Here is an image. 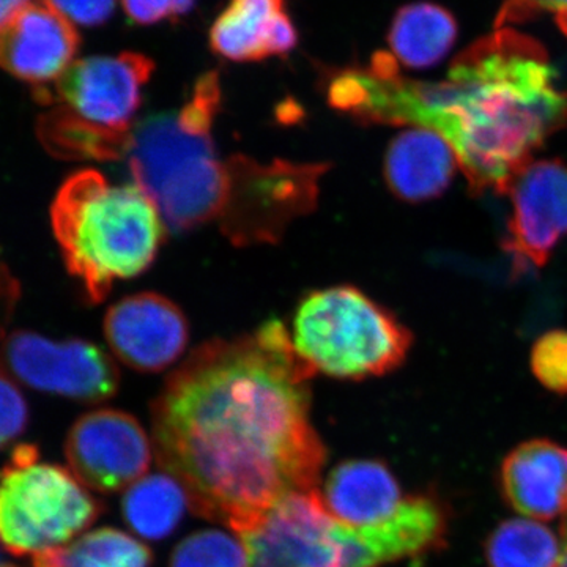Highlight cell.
I'll return each instance as SVG.
<instances>
[{
	"label": "cell",
	"instance_id": "6da1fadb",
	"mask_svg": "<svg viewBox=\"0 0 567 567\" xmlns=\"http://www.w3.org/2000/svg\"><path fill=\"white\" fill-rule=\"evenodd\" d=\"M315 375L270 320L205 342L167 377L152 405L153 451L197 516L238 535L286 496L316 491L327 450L311 423Z\"/></svg>",
	"mask_w": 567,
	"mask_h": 567
},
{
	"label": "cell",
	"instance_id": "7a4b0ae2",
	"mask_svg": "<svg viewBox=\"0 0 567 567\" xmlns=\"http://www.w3.org/2000/svg\"><path fill=\"white\" fill-rule=\"evenodd\" d=\"M544 48L496 28L451 65L442 82L406 80L390 52L369 69L336 71L327 102L361 125L417 126L439 133L456 153L470 192L506 194L548 137L567 126V92L555 85Z\"/></svg>",
	"mask_w": 567,
	"mask_h": 567
},
{
	"label": "cell",
	"instance_id": "3957f363",
	"mask_svg": "<svg viewBox=\"0 0 567 567\" xmlns=\"http://www.w3.org/2000/svg\"><path fill=\"white\" fill-rule=\"evenodd\" d=\"M51 224L66 270L92 305L103 303L115 281L151 268L167 230L147 194L136 185H111L95 169L65 178L52 200Z\"/></svg>",
	"mask_w": 567,
	"mask_h": 567
},
{
	"label": "cell",
	"instance_id": "277c9868",
	"mask_svg": "<svg viewBox=\"0 0 567 567\" xmlns=\"http://www.w3.org/2000/svg\"><path fill=\"white\" fill-rule=\"evenodd\" d=\"M219 110L221 82L218 71H208L181 110L134 123L125 158L134 185L177 233L218 221L223 210L227 164L212 137Z\"/></svg>",
	"mask_w": 567,
	"mask_h": 567
},
{
	"label": "cell",
	"instance_id": "5b68a950",
	"mask_svg": "<svg viewBox=\"0 0 567 567\" xmlns=\"http://www.w3.org/2000/svg\"><path fill=\"white\" fill-rule=\"evenodd\" d=\"M153 70L141 52L92 55L71 63L52 91L37 89V100L48 104L37 122L44 151L65 162L125 159Z\"/></svg>",
	"mask_w": 567,
	"mask_h": 567
},
{
	"label": "cell",
	"instance_id": "8992f818",
	"mask_svg": "<svg viewBox=\"0 0 567 567\" xmlns=\"http://www.w3.org/2000/svg\"><path fill=\"white\" fill-rule=\"evenodd\" d=\"M295 352L316 374L364 380L404 364L413 344L409 328L352 286L306 295L293 317Z\"/></svg>",
	"mask_w": 567,
	"mask_h": 567
},
{
	"label": "cell",
	"instance_id": "52a82bcc",
	"mask_svg": "<svg viewBox=\"0 0 567 567\" xmlns=\"http://www.w3.org/2000/svg\"><path fill=\"white\" fill-rule=\"evenodd\" d=\"M73 472L40 462L39 446H14L0 468V548L13 557L61 547L103 513Z\"/></svg>",
	"mask_w": 567,
	"mask_h": 567
},
{
	"label": "cell",
	"instance_id": "ba28073f",
	"mask_svg": "<svg viewBox=\"0 0 567 567\" xmlns=\"http://www.w3.org/2000/svg\"><path fill=\"white\" fill-rule=\"evenodd\" d=\"M227 193L218 216L230 244L245 248L278 244L287 227L316 210L327 163H259L246 155L226 159Z\"/></svg>",
	"mask_w": 567,
	"mask_h": 567
},
{
	"label": "cell",
	"instance_id": "9c48e42d",
	"mask_svg": "<svg viewBox=\"0 0 567 567\" xmlns=\"http://www.w3.org/2000/svg\"><path fill=\"white\" fill-rule=\"evenodd\" d=\"M237 537L246 567H358L352 528L328 513L317 488L286 496Z\"/></svg>",
	"mask_w": 567,
	"mask_h": 567
},
{
	"label": "cell",
	"instance_id": "30bf717a",
	"mask_svg": "<svg viewBox=\"0 0 567 567\" xmlns=\"http://www.w3.org/2000/svg\"><path fill=\"white\" fill-rule=\"evenodd\" d=\"M0 371L41 393L82 404H99L117 393L121 372L114 360L92 342L55 341L18 330L0 342Z\"/></svg>",
	"mask_w": 567,
	"mask_h": 567
},
{
	"label": "cell",
	"instance_id": "8fae6325",
	"mask_svg": "<svg viewBox=\"0 0 567 567\" xmlns=\"http://www.w3.org/2000/svg\"><path fill=\"white\" fill-rule=\"evenodd\" d=\"M65 456L73 475L100 494L130 488L148 472L153 445L144 427L121 410H96L71 425Z\"/></svg>",
	"mask_w": 567,
	"mask_h": 567
},
{
	"label": "cell",
	"instance_id": "7c38bea8",
	"mask_svg": "<svg viewBox=\"0 0 567 567\" xmlns=\"http://www.w3.org/2000/svg\"><path fill=\"white\" fill-rule=\"evenodd\" d=\"M503 248L518 267L543 268L567 235V164L540 159L514 177Z\"/></svg>",
	"mask_w": 567,
	"mask_h": 567
},
{
	"label": "cell",
	"instance_id": "4fadbf2b",
	"mask_svg": "<svg viewBox=\"0 0 567 567\" xmlns=\"http://www.w3.org/2000/svg\"><path fill=\"white\" fill-rule=\"evenodd\" d=\"M104 336L123 364L141 372H162L185 353L188 320L174 301L155 292L122 298L107 309Z\"/></svg>",
	"mask_w": 567,
	"mask_h": 567
},
{
	"label": "cell",
	"instance_id": "5bb4252c",
	"mask_svg": "<svg viewBox=\"0 0 567 567\" xmlns=\"http://www.w3.org/2000/svg\"><path fill=\"white\" fill-rule=\"evenodd\" d=\"M80 47L73 22L47 0H35L0 29V66L44 89L69 70Z\"/></svg>",
	"mask_w": 567,
	"mask_h": 567
},
{
	"label": "cell",
	"instance_id": "9a60e30c",
	"mask_svg": "<svg viewBox=\"0 0 567 567\" xmlns=\"http://www.w3.org/2000/svg\"><path fill=\"white\" fill-rule=\"evenodd\" d=\"M499 483L506 502L520 516L551 520L567 514V447L529 440L503 461Z\"/></svg>",
	"mask_w": 567,
	"mask_h": 567
},
{
	"label": "cell",
	"instance_id": "2e32d148",
	"mask_svg": "<svg viewBox=\"0 0 567 567\" xmlns=\"http://www.w3.org/2000/svg\"><path fill=\"white\" fill-rule=\"evenodd\" d=\"M458 169L456 153L439 133L405 130L388 145L383 175L388 189L402 203L434 200L450 188Z\"/></svg>",
	"mask_w": 567,
	"mask_h": 567
},
{
	"label": "cell",
	"instance_id": "e0dca14e",
	"mask_svg": "<svg viewBox=\"0 0 567 567\" xmlns=\"http://www.w3.org/2000/svg\"><path fill=\"white\" fill-rule=\"evenodd\" d=\"M353 528L363 567H383L427 554L445 543L447 517L432 496H405L393 516Z\"/></svg>",
	"mask_w": 567,
	"mask_h": 567
},
{
	"label": "cell",
	"instance_id": "ac0fdd59",
	"mask_svg": "<svg viewBox=\"0 0 567 567\" xmlns=\"http://www.w3.org/2000/svg\"><path fill=\"white\" fill-rule=\"evenodd\" d=\"M320 496L336 520L354 528L393 516L405 498L393 473L379 461L342 462L328 476Z\"/></svg>",
	"mask_w": 567,
	"mask_h": 567
},
{
	"label": "cell",
	"instance_id": "d6986e66",
	"mask_svg": "<svg viewBox=\"0 0 567 567\" xmlns=\"http://www.w3.org/2000/svg\"><path fill=\"white\" fill-rule=\"evenodd\" d=\"M284 13V0H230L213 22L212 50L233 62L274 58L276 25Z\"/></svg>",
	"mask_w": 567,
	"mask_h": 567
},
{
	"label": "cell",
	"instance_id": "ffe728a7",
	"mask_svg": "<svg viewBox=\"0 0 567 567\" xmlns=\"http://www.w3.org/2000/svg\"><path fill=\"white\" fill-rule=\"evenodd\" d=\"M457 39L453 14L435 3H410L395 13L390 41L393 58L409 69H431L446 58Z\"/></svg>",
	"mask_w": 567,
	"mask_h": 567
},
{
	"label": "cell",
	"instance_id": "44dd1931",
	"mask_svg": "<svg viewBox=\"0 0 567 567\" xmlns=\"http://www.w3.org/2000/svg\"><path fill=\"white\" fill-rule=\"evenodd\" d=\"M189 505L188 495L169 475H153L137 481L123 496L122 511L134 533L148 540L173 535Z\"/></svg>",
	"mask_w": 567,
	"mask_h": 567
},
{
	"label": "cell",
	"instance_id": "7402d4cb",
	"mask_svg": "<svg viewBox=\"0 0 567 567\" xmlns=\"http://www.w3.org/2000/svg\"><path fill=\"white\" fill-rule=\"evenodd\" d=\"M151 548L115 528L85 533L69 546L50 548L32 557V567H151Z\"/></svg>",
	"mask_w": 567,
	"mask_h": 567
},
{
	"label": "cell",
	"instance_id": "603a6c76",
	"mask_svg": "<svg viewBox=\"0 0 567 567\" xmlns=\"http://www.w3.org/2000/svg\"><path fill=\"white\" fill-rule=\"evenodd\" d=\"M561 540L533 518H509L494 529L486 544L491 567H557Z\"/></svg>",
	"mask_w": 567,
	"mask_h": 567
},
{
	"label": "cell",
	"instance_id": "cb8c5ba5",
	"mask_svg": "<svg viewBox=\"0 0 567 567\" xmlns=\"http://www.w3.org/2000/svg\"><path fill=\"white\" fill-rule=\"evenodd\" d=\"M171 567H246L244 544L224 532H199L183 539Z\"/></svg>",
	"mask_w": 567,
	"mask_h": 567
},
{
	"label": "cell",
	"instance_id": "d4e9b609",
	"mask_svg": "<svg viewBox=\"0 0 567 567\" xmlns=\"http://www.w3.org/2000/svg\"><path fill=\"white\" fill-rule=\"evenodd\" d=\"M533 375L551 393L567 394V331L540 336L532 349Z\"/></svg>",
	"mask_w": 567,
	"mask_h": 567
},
{
	"label": "cell",
	"instance_id": "484cf974",
	"mask_svg": "<svg viewBox=\"0 0 567 567\" xmlns=\"http://www.w3.org/2000/svg\"><path fill=\"white\" fill-rule=\"evenodd\" d=\"M31 410L20 388L0 371V451L28 431Z\"/></svg>",
	"mask_w": 567,
	"mask_h": 567
},
{
	"label": "cell",
	"instance_id": "4316f807",
	"mask_svg": "<svg viewBox=\"0 0 567 567\" xmlns=\"http://www.w3.org/2000/svg\"><path fill=\"white\" fill-rule=\"evenodd\" d=\"M194 2L196 0H122L130 20L141 25L183 17L193 9Z\"/></svg>",
	"mask_w": 567,
	"mask_h": 567
},
{
	"label": "cell",
	"instance_id": "83f0119b",
	"mask_svg": "<svg viewBox=\"0 0 567 567\" xmlns=\"http://www.w3.org/2000/svg\"><path fill=\"white\" fill-rule=\"evenodd\" d=\"M71 22L95 28L110 21L118 0H47Z\"/></svg>",
	"mask_w": 567,
	"mask_h": 567
},
{
	"label": "cell",
	"instance_id": "f1b7e54d",
	"mask_svg": "<svg viewBox=\"0 0 567 567\" xmlns=\"http://www.w3.org/2000/svg\"><path fill=\"white\" fill-rule=\"evenodd\" d=\"M21 286L17 276L11 271L2 249H0V342L9 334L14 312L20 305Z\"/></svg>",
	"mask_w": 567,
	"mask_h": 567
},
{
	"label": "cell",
	"instance_id": "f546056e",
	"mask_svg": "<svg viewBox=\"0 0 567 567\" xmlns=\"http://www.w3.org/2000/svg\"><path fill=\"white\" fill-rule=\"evenodd\" d=\"M533 10H546L557 14L559 25L567 33V0H509L505 10L498 18V25H505L507 21H516L522 14L529 13Z\"/></svg>",
	"mask_w": 567,
	"mask_h": 567
},
{
	"label": "cell",
	"instance_id": "4dcf8cb0",
	"mask_svg": "<svg viewBox=\"0 0 567 567\" xmlns=\"http://www.w3.org/2000/svg\"><path fill=\"white\" fill-rule=\"evenodd\" d=\"M32 2L35 0H0V29L6 28L24 7Z\"/></svg>",
	"mask_w": 567,
	"mask_h": 567
},
{
	"label": "cell",
	"instance_id": "1f68e13d",
	"mask_svg": "<svg viewBox=\"0 0 567 567\" xmlns=\"http://www.w3.org/2000/svg\"><path fill=\"white\" fill-rule=\"evenodd\" d=\"M557 567H567V540H561V555H559Z\"/></svg>",
	"mask_w": 567,
	"mask_h": 567
},
{
	"label": "cell",
	"instance_id": "d6a6232c",
	"mask_svg": "<svg viewBox=\"0 0 567 567\" xmlns=\"http://www.w3.org/2000/svg\"><path fill=\"white\" fill-rule=\"evenodd\" d=\"M559 535H561V540H567V514L563 517L561 532H559Z\"/></svg>",
	"mask_w": 567,
	"mask_h": 567
},
{
	"label": "cell",
	"instance_id": "836d02e7",
	"mask_svg": "<svg viewBox=\"0 0 567 567\" xmlns=\"http://www.w3.org/2000/svg\"><path fill=\"white\" fill-rule=\"evenodd\" d=\"M0 567H18V566L11 565V563H0Z\"/></svg>",
	"mask_w": 567,
	"mask_h": 567
}]
</instances>
